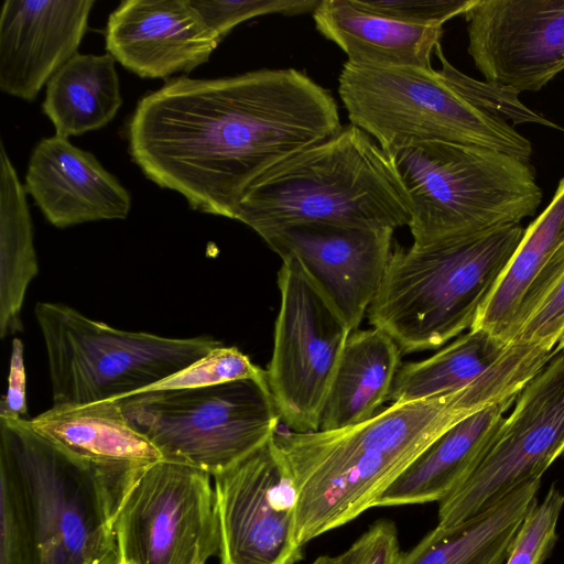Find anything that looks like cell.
<instances>
[{
    "label": "cell",
    "mask_w": 564,
    "mask_h": 564,
    "mask_svg": "<svg viewBox=\"0 0 564 564\" xmlns=\"http://www.w3.org/2000/svg\"><path fill=\"white\" fill-rule=\"evenodd\" d=\"M33 430L73 457L105 470L142 468L164 459L124 416L119 401L53 405L30 420Z\"/></svg>",
    "instance_id": "obj_20"
},
{
    "label": "cell",
    "mask_w": 564,
    "mask_h": 564,
    "mask_svg": "<svg viewBox=\"0 0 564 564\" xmlns=\"http://www.w3.org/2000/svg\"><path fill=\"white\" fill-rule=\"evenodd\" d=\"M512 343L484 329H469L433 356L400 365L391 403L424 400L464 389L488 371Z\"/></svg>",
    "instance_id": "obj_27"
},
{
    "label": "cell",
    "mask_w": 564,
    "mask_h": 564,
    "mask_svg": "<svg viewBox=\"0 0 564 564\" xmlns=\"http://www.w3.org/2000/svg\"><path fill=\"white\" fill-rule=\"evenodd\" d=\"M207 28L221 41L239 23L264 14L314 12L321 0H191Z\"/></svg>",
    "instance_id": "obj_31"
},
{
    "label": "cell",
    "mask_w": 564,
    "mask_h": 564,
    "mask_svg": "<svg viewBox=\"0 0 564 564\" xmlns=\"http://www.w3.org/2000/svg\"><path fill=\"white\" fill-rule=\"evenodd\" d=\"M401 355L397 343L379 328L351 332L317 431L343 429L371 419L388 401Z\"/></svg>",
    "instance_id": "obj_23"
},
{
    "label": "cell",
    "mask_w": 564,
    "mask_h": 564,
    "mask_svg": "<svg viewBox=\"0 0 564 564\" xmlns=\"http://www.w3.org/2000/svg\"><path fill=\"white\" fill-rule=\"evenodd\" d=\"M116 59L109 54L74 55L47 82L42 110L63 138L108 124L122 97Z\"/></svg>",
    "instance_id": "obj_24"
},
{
    "label": "cell",
    "mask_w": 564,
    "mask_h": 564,
    "mask_svg": "<svg viewBox=\"0 0 564 564\" xmlns=\"http://www.w3.org/2000/svg\"><path fill=\"white\" fill-rule=\"evenodd\" d=\"M541 479L528 481L485 511L454 527H435L397 564H506Z\"/></svg>",
    "instance_id": "obj_22"
},
{
    "label": "cell",
    "mask_w": 564,
    "mask_h": 564,
    "mask_svg": "<svg viewBox=\"0 0 564 564\" xmlns=\"http://www.w3.org/2000/svg\"><path fill=\"white\" fill-rule=\"evenodd\" d=\"M107 52L143 78H167L206 63L220 40L191 0H124L110 13Z\"/></svg>",
    "instance_id": "obj_16"
},
{
    "label": "cell",
    "mask_w": 564,
    "mask_h": 564,
    "mask_svg": "<svg viewBox=\"0 0 564 564\" xmlns=\"http://www.w3.org/2000/svg\"><path fill=\"white\" fill-rule=\"evenodd\" d=\"M24 346L20 338L12 341L7 393L0 403V417L24 419L28 414Z\"/></svg>",
    "instance_id": "obj_36"
},
{
    "label": "cell",
    "mask_w": 564,
    "mask_h": 564,
    "mask_svg": "<svg viewBox=\"0 0 564 564\" xmlns=\"http://www.w3.org/2000/svg\"><path fill=\"white\" fill-rule=\"evenodd\" d=\"M26 192L1 142L0 149V337L22 330L21 310L37 275Z\"/></svg>",
    "instance_id": "obj_25"
},
{
    "label": "cell",
    "mask_w": 564,
    "mask_h": 564,
    "mask_svg": "<svg viewBox=\"0 0 564 564\" xmlns=\"http://www.w3.org/2000/svg\"><path fill=\"white\" fill-rule=\"evenodd\" d=\"M0 459L21 492L30 564H120L113 522L131 469L84 463L28 419L0 417Z\"/></svg>",
    "instance_id": "obj_5"
},
{
    "label": "cell",
    "mask_w": 564,
    "mask_h": 564,
    "mask_svg": "<svg viewBox=\"0 0 564 564\" xmlns=\"http://www.w3.org/2000/svg\"><path fill=\"white\" fill-rule=\"evenodd\" d=\"M200 564H205V563H200Z\"/></svg>",
    "instance_id": "obj_38"
},
{
    "label": "cell",
    "mask_w": 564,
    "mask_h": 564,
    "mask_svg": "<svg viewBox=\"0 0 564 564\" xmlns=\"http://www.w3.org/2000/svg\"><path fill=\"white\" fill-rule=\"evenodd\" d=\"M393 229L332 224L285 227L262 237L281 258L295 257L357 330L375 300L393 249Z\"/></svg>",
    "instance_id": "obj_15"
},
{
    "label": "cell",
    "mask_w": 564,
    "mask_h": 564,
    "mask_svg": "<svg viewBox=\"0 0 564 564\" xmlns=\"http://www.w3.org/2000/svg\"><path fill=\"white\" fill-rule=\"evenodd\" d=\"M164 459L214 476L268 443L281 417L268 383L252 379L147 392L119 401Z\"/></svg>",
    "instance_id": "obj_9"
},
{
    "label": "cell",
    "mask_w": 564,
    "mask_h": 564,
    "mask_svg": "<svg viewBox=\"0 0 564 564\" xmlns=\"http://www.w3.org/2000/svg\"><path fill=\"white\" fill-rule=\"evenodd\" d=\"M557 351L564 352V329L558 338V341L556 344Z\"/></svg>",
    "instance_id": "obj_37"
},
{
    "label": "cell",
    "mask_w": 564,
    "mask_h": 564,
    "mask_svg": "<svg viewBox=\"0 0 564 564\" xmlns=\"http://www.w3.org/2000/svg\"><path fill=\"white\" fill-rule=\"evenodd\" d=\"M245 379L268 383L267 370L254 365L237 347L221 345L189 366L135 392L133 395L147 392L197 389Z\"/></svg>",
    "instance_id": "obj_28"
},
{
    "label": "cell",
    "mask_w": 564,
    "mask_h": 564,
    "mask_svg": "<svg viewBox=\"0 0 564 564\" xmlns=\"http://www.w3.org/2000/svg\"><path fill=\"white\" fill-rule=\"evenodd\" d=\"M408 193L413 243L426 247L520 224L542 200L530 160L453 142L389 154Z\"/></svg>",
    "instance_id": "obj_6"
},
{
    "label": "cell",
    "mask_w": 564,
    "mask_h": 564,
    "mask_svg": "<svg viewBox=\"0 0 564 564\" xmlns=\"http://www.w3.org/2000/svg\"><path fill=\"white\" fill-rule=\"evenodd\" d=\"M34 315L46 348L53 405L127 400L223 345L212 337L121 330L63 303L39 302Z\"/></svg>",
    "instance_id": "obj_8"
},
{
    "label": "cell",
    "mask_w": 564,
    "mask_h": 564,
    "mask_svg": "<svg viewBox=\"0 0 564 564\" xmlns=\"http://www.w3.org/2000/svg\"><path fill=\"white\" fill-rule=\"evenodd\" d=\"M563 507L564 495L552 485L525 516L506 564H543L556 543Z\"/></svg>",
    "instance_id": "obj_30"
},
{
    "label": "cell",
    "mask_w": 564,
    "mask_h": 564,
    "mask_svg": "<svg viewBox=\"0 0 564 564\" xmlns=\"http://www.w3.org/2000/svg\"><path fill=\"white\" fill-rule=\"evenodd\" d=\"M24 188L57 228L124 219L131 208L130 194L118 178L94 154L57 134L33 149Z\"/></svg>",
    "instance_id": "obj_18"
},
{
    "label": "cell",
    "mask_w": 564,
    "mask_h": 564,
    "mask_svg": "<svg viewBox=\"0 0 564 564\" xmlns=\"http://www.w3.org/2000/svg\"><path fill=\"white\" fill-rule=\"evenodd\" d=\"M536 372L510 347L462 390L391 403L371 419L332 431L274 435L297 491L295 531L307 542L377 506L388 487L444 432L469 415L518 395Z\"/></svg>",
    "instance_id": "obj_2"
},
{
    "label": "cell",
    "mask_w": 564,
    "mask_h": 564,
    "mask_svg": "<svg viewBox=\"0 0 564 564\" xmlns=\"http://www.w3.org/2000/svg\"><path fill=\"white\" fill-rule=\"evenodd\" d=\"M564 329V274L518 330L513 341L556 347ZM512 341V343H513Z\"/></svg>",
    "instance_id": "obj_35"
},
{
    "label": "cell",
    "mask_w": 564,
    "mask_h": 564,
    "mask_svg": "<svg viewBox=\"0 0 564 564\" xmlns=\"http://www.w3.org/2000/svg\"><path fill=\"white\" fill-rule=\"evenodd\" d=\"M281 259L268 386L288 430L317 431L351 329L301 262L293 256Z\"/></svg>",
    "instance_id": "obj_10"
},
{
    "label": "cell",
    "mask_w": 564,
    "mask_h": 564,
    "mask_svg": "<svg viewBox=\"0 0 564 564\" xmlns=\"http://www.w3.org/2000/svg\"><path fill=\"white\" fill-rule=\"evenodd\" d=\"M0 564H30L23 502L17 480L0 459Z\"/></svg>",
    "instance_id": "obj_32"
},
{
    "label": "cell",
    "mask_w": 564,
    "mask_h": 564,
    "mask_svg": "<svg viewBox=\"0 0 564 564\" xmlns=\"http://www.w3.org/2000/svg\"><path fill=\"white\" fill-rule=\"evenodd\" d=\"M332 94L294 68L180 76L141 98L128 151L147 178L191 208L235 219L249 187L341 130Z\"/></svg>",
    "instance_id": "obj_1"
},
{
    "label": "cell",
    "mask_w": 564,
    "mask_h": 564,
    "mask_svg": "<svg viewBox=\"0 0 564 564\" xmlns=\"http://www.w3.org/2000/svg\"><path fill=\"white\" fill-rule=\"evenodd\" d=\"M525 229L502 226L426 247L392 249L381 286L367 311L401 354L440 348L470 329Z\"/></svg>",
    "instance_id": "obj_4"
},
{
    "label": "cell",
    "mask_w": 564,
    "mask_h": 564,
    "mask_svg": "<svg viewBox=\"0 0 564 564\" xmlns=\"http://www.w3.org/2000/svg\"><path fill=\"white\" fill-rule=\"evenodd\" d=\"M518 395L494 403L444 432L388 487L376 507L441 502L448 497L479 465Z\"/></svg>",
    "instance_id": "obj_19"
},
{
    "label": "cell",
    "mask_w": 564,
    "mask_h": 564,
    "mask_svg": "<svg viewBox=\"0 0 564 564\" xmlns=\"http://www.w3.org/2000/svg\"><path fill=\"white\" fill-rule=\"evenodd\" d=\"M94 0H6L0 14V89L33 101L74 55Z\"/></svg>",
    "instance_id": "obj_17"
},
{
    "label": "cell",
    "mask_w": 564,
    "mask_h": 564,
    "mask_svg": "<svg viewBox=\"0 0 564 564\" xmlns=\"http://www.w3.org/2000/svg\"><path fill=\"white\" fill-rule=\"evenodd\" d=\"M464 15L486 82L519 95L564 70V0H474Z\"/></svg>",
    "instance_id": "obj_14"
},
{
    "label": "cell",
    "mask_w": 564,
    "mask_h": 564,
    "mask_svg": "<svg viewBox=\"0 0 564 564\" xmlns=\"http://www.w3.org/2000/svg\"><path fill=\"white\" fill-rule=\"evenodd\" d=\"M514 402L476 469L438 502L437 527H454L541 479L564 453V352L557 351Z\"/></svg>",
    "instance_id": "obj_12"
},
{
    "label": "cell",
    "mask_w": 564,
    "mask_h": 564,
    "mask_svg": "<svg viewBox=\"0 0 564 564\" xmlns=\"http://www.w3.org/2000/svg\"><path fill=\"white\" fill-rule=\"evenodd\" d=\"M120 564H122V563H120Z\"/></svg>",
    "instance_id": "obj_39"
},
{
    "label": "cell",
    "mask_w": 564,
    "mask_h": 564,
    "mask_svg": "<svg viewBox=\"0 0 564 564\" xmlns=\"http://www.w3.org/2000/svg\"><path fill=\"white\" fill-rule=\"evenodd\" d=\"M401 554L395 524L379 520L344 552L322 555L311 564H397Z\"/></svg>",
    "instance_id": "obj_34"
},
{
    "label": "cell",
    "mask_w": 564,
    "mask_h": 564,
    "mask_svg": "<svg viewBox=\"0 0 564 564\" xmlns=\"http://www.w3.org/2000/svg\"><path fill=\"white\" fill-rule=\"evenodd\" d=\"M338 94L350 124L388 153L422 142H453L530 160L531 142L505 119L466 100L431 68L346 62Z\"/></svg>",
    "instance_id": "obj_7"
},
{
    "label": "cell",
    "mask_w": 564,
    "mask_h": 564,
    "mask_svg": "<svg viewBox=\"0 0 564 564\" xmlns=\"http://www.w3.org/2000/svg\"><path fill=\"white\" fill-rule=\"evenodd\" d=\"M366 11L417 26H443L464 14L474 0H352Z\"/></svg>",
    "instance_id": "obj_33"
},
{
    "label": "cell",
    "mask_w": 564,
    "mask_h": 564,
    "mask_svg": "<svg viewBox=\"0 0 564 564\" xmlns=\"http://www.w3.org/2000/svg\"><path fill=\"white\" fill-rule=\"evenodd\" d=\"M210 477L170 459L138 469L113 522L120 563L200 564L218 554Z\"/></svg>",
    "instance_id": "obj_11"
},
{
    "label": "cell",
    "mask_w": 564,
    "mask_h": 564,
    "mask_svg": "<svg viewBox=\"0 0 564 564\" xmlns=\"http://www.w3.org/2000/svg\"><path fill=\"white\" fill-rule=\"evenodd\" d=\"M564 238V177L549 206L524 236L470 329L487 330L507 343L521 302Z\"/></svg>",
    "instance_id": "obj_26"
},
{
    "label": "cell",
    "mask_w": 564,
    "mask_h": 564,
    "mask_svg": "<svg viewBox=\"0 0 564 564\" xmlns=\"http://www.w3.org/2000/svg\"><path fill=\"white\" fill-rule=\"evenodd\" d=\"M441 61L442 78L470 104L512 123H538L553 129L562 127L523 105L518 94L486 80H476L455 68L445 57L441 43L434 51Z\"/></svg>",
    "instance_id": "obj_29"
},
{
    "label": "cell",
    "mask_w": 564,
    "mask_h": 564,
    "mask_svg": "<svg viewBox=\"0 0 564 564\" xmlns=\"http://www.w3.org/2000/svg\"><path fill=\"white\" fill-rule=\"evenodd\" d=\"M235 219L262 238L303 224L395 230L409 226L412 209L391 156L349 124L260 176Z\"/></svg>",
    "instance_id": "obj_3"
},
{
    "label": "cell",
    "mask_w": 564,
    "mask_h": 564,
    "mask_svg": "<svg viewBox=\"0 0 564 564\" xmlns=\"http://www.w3.org/2000/svg\"><path fill=\"white\" fill-rule=\"evenodd\" d=\"M313 19L347 62L358 65L431 68L444 32L443 26H417L366 11L352 0H321Z\"/></svg>",
    "instance_id": "obj_21"
},
{
    "label": "cell",
    "mask_w": 564,
    "mask_h": 564,
    "mask_svg": "<svg viewBox=\"0 0 564 564\" xmlns=\"http://www.w3.org/2000/svg\"><path fill=\"white\" fill-rule=\"evenodd\" d=\"M564 239V238H563Z\"/></svg>",
    "instance_id": "obj_40"
},
{
    "label": "cell",
    "mask_w": 564,
    "mask_h": 564,
    "mask_svg": "<svg viewBox=\"0 0 564 564\" xmlns=\"http://www.w3.org/2000/svg\"><path fill=\"white\" fill-rule=\"evenodd\" d=\"M214 477L220 564H295L303 558L297 491L274 436Z\"/></svg>",
    "instance_id": "obj_13"
}]
</instances>
